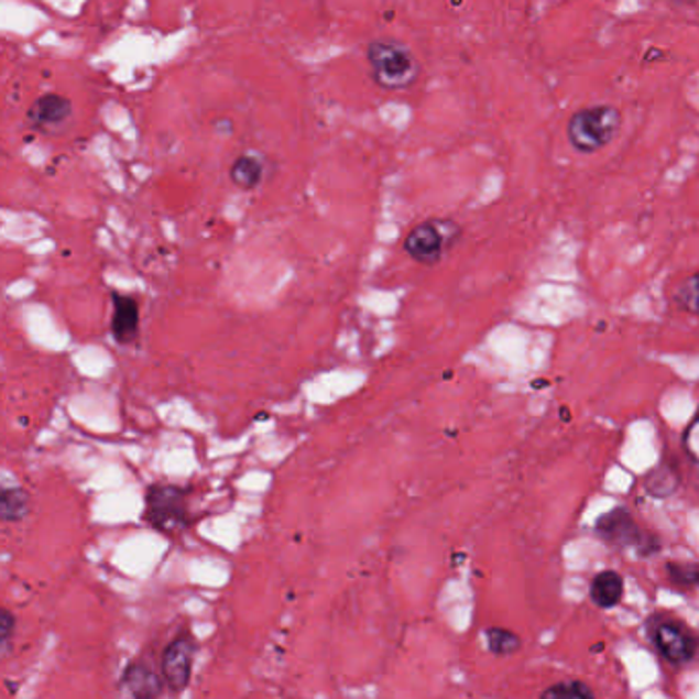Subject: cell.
Listing matches in <instances>:
<instances>
[{"mask_svg": "<svg viewBox=\"0 0 699 699\" xmlns=\"http://www.w3.org/2000/svg\"><path fill=\"white\" fill-rule=\"evenodd\" d=\"M622 130V111L613 105H593L577 111L566 125L570 146L580 154H596L610 146Z\"/></svg>", "mask_w": 699, "mask_h": 699, "instance_id": "1", "label": "cell"}, {"mask_svg": "<svg viewBox=\"0 0 699 699\" xmlns=\"http://www.w3.org/2000/svg\"><path fill=\"white\" fill-rule=\"evenodd\" d=\"M372 66L373 80L386 90L411 89L421 75L413 50L396 40H373L365 50Z\"/></svg>", "mask_w": 699, "mask_h": 699, "instance_id": "2", "label": "cell"}, {"mask_svg": "<svg viewBox=\"0 0 699 699\" xmlns=\"http://www.w3.org/2000/svg\"><path fill=\"white\" fill-rule=\"evenodd\" d=\"M142 517L164 536H179L192 523L187 491L175 484H152L146 489Z\"/></svg>", "mask_w": 699, "mask_h": 699, "instance_id": "3", "label": "cell"}, {"mask_svg": "<svg viewBox=\"0 0 699 699\" xmlns=\"http://www.w3.org/2000/svg\"><path fill=\"white\" fill-rule=\"evenodd\" d=\"M461 230L454 220H427L415 226L406 239L404 251L421 265H435L447 249L460 239Z\"/></svg>", "mask_w": 699, "mask_h": 699, "instance_id": "4", "label": "cell"}, {"mask_svg": "<svg viewBox=\"0 0 699 699\" xmlns=\"http://www.w3.org/2000/svg\"><path fill=\"white\" fill-rule=\"evenodd\" d=\"M197 655V642L192 634H179L164 646L161 656V673H163L166 689L173 693H181L187 689L194 675V660Z\"/></svg>", "mask_w": 699, "mask_h": 699, "instance_id": "5", "label": "cell"}, {"mask_svg": "<svg viewBox=\"0 0 699 699\" xmlns=\"http://www.w3.org/2000/svg\"><path fill=\"white\" fill-rule=\"evenodd\" d=\"M597 534L611 544H618L622 548H636L644 554H655L656 548H651V539L638 525L634 523V517L625 509H613L605 513L601 520L597 521Z\"/></svg>", "mask_w": 699, "mask_h": 699, "instance_id": "6", "label": "cell"}, {"mask_svg": "<svg viewBox=\"0 0 699 699\" xmlns=\"http://www.w3.org/2000/svg\"><path fill=\"white\" fill-rule=\"evenodd\" d=\"M73 118V101L56 95V92H47L42 95L40 99H35L28 111V121L31 128L42 132V134H54L64 130V125Z\"/></svg>", "mask_w": 699, "mask_h": 699, "instance_id": "7", "label": "cell"}, {"mask_svg": "<svg viewBox=\"0 0 699 699\" xmlns=\"http://www.w3.org/2000/svg\"><path fill=\"white\" fill-rule=\"evenodd\" d=\"M658 653L665 656L673 665H685L696 656V640L685 630L684 625L677 622L665 620L656 625L653 632Z\"/></svg>", "mask_w": 699, "mask_h": 699, "instance_id": "8", "label": "cell"}, {"mask_svg": "<svg viewBox=\"0 0 699 699\" xmlns=\"http://www.w3.org/2000/svg\"><path fill=\"white\" fill-rule=\"evenodd\" d=\"M164 687L163 673L144 660L130 663L120 679L121 693L132 698H159L163 696Z\"/></svg>", "mask_w": 699, "mask_h": 699, "instance_id": "9", "label": "cell"}, {"mask_svg": "<svg viewBox=\"0 0 699 699\" xmlns=\"http://www.w3.org/2000/svg\"><path fill=\"white\" fill-rule=\"evenodd\" d=\"M111 335L121 345H132L140 332V306L132 296L111 294Z\"/></svg>", "mask_w": 699, "mask_h": 699, "instance_id": "10", "label": "cell"}, {"mask_svg": "<svg viewBox=\"0 0 699 699\" xmlns=\"http://www.w3.org/2000/svg\"><path fill=\"white\" fill-rule=\"evenodd\" d=\"M230 181L242 189V192H251L256 189L265 175V161L263 156H259L256 152H244L230 166Z\"/></svg>", "mask_w": 699, "mask_h": 699, "instance_id": "11", "label": "cell"}, {"mask_svg": "<svg viewBox=\"0 0 699 699\" xmlns=\"http://www.w3.org/2000/svg\"><path fill=\"white\" fill-rule=\"evenodd\" d=\"M622 597H624V579L615 570H603L591 582V599L601 610H611L620 605Z\"/></svg>", "mask_w": 699, "mask_h": 699, "instance_id": "12", "label": "cell"}, {"mask_svg": "<svg viewBox=\"0 0 699 699\" xmlns=\"http://www.w3.org/2000/svg\"><path fill=\"white\" fill-rule=\"evenodd\" d=\"M31 511L30 492L25 489H2L0 494V517L4 523L25 520Z\"/></svg>", "mask_w": 699, "mask_h": 699, "instance_id": "13", "label": "cell"}, {"mask_svg": "<svg viewBox=\"0 0 699 699\" xmlns=\"http://www.w3.org/2000/svg\"><path fill=\"white\" fill-rule=\"evenodd\" d=\"M487 642L492 655L509 656L515 655L521 648V640L505 627H489L487 630Z\"/></svg>", "mask_w": 699, "mask_h": 699, "instance_id": "14", "label": "cell"}, {"mask_svg": "<svg viewBox=\"0 0 699 699\" xmlns=\"http://www.w3.org/2000/svg\"><path fill=\"white\" fill-rule=\"evenodd\" d=\"M544 699H593L596 698V691L582 681H565V684L554 685L548 687L544 693Z\"/></svg>", "mask_w": 699, "mask_h": 699, "instance_id": "15", "label": "cell"}, {"mask_svg": "<svg viewBox=\"0 0 699 699\" xmlns=\"http://www.w3.org/2000/svg\"><path fill=\"white\" fill-rule=\"evenodd\" d=\"M677 302L687 313L699 316V273L687 277L677 290Z\"/></svg>", "mask_w": 699, "mask_h": 699, "instance_id": "16", "label": "cell"}, {"mask_svg": "<svg viewBox=\"0 0 699 699\" xmlns=\"http://www.w3.org/2000/svg\"><path fill=\"white\" fill-rule=\"evenodd\" d=\"M669 579L679 587H699V568L696 566L669 565Z\"/></svg>", "mask_w": 699, "mask_h": 699, "instance_id": "17", "label": "cell"}, {"mask_svg": "<svg viewBox=\"0 0 699 699\" xmlns=\"http://www.w3.org/2000/svg\"><path fill=\"white\" fill-rule=\"evenodd\" d=\"M684 447L687 456L699 463V408L684 433Z\"/></svg>", "mask_w": 699, "mask_h": 699, "instance_id": "18", "label": "cell"}, {"mask_svg": "<svg viewBox=\"0 0 699 699\" xmlns=\"http://www.w3.org/2000/svg\"><path fill=\"white\" fill-rule=\"evenodd\" d=\"M15 632V615L9 610H2L0 613V640H2V651H9V642L13 638Z\"/></svg>", "mask_w": 699, "mask_h": 699, "instance_id": "19", "label": "cell"}, {"mask_svg": "<svg viewBox=\"0 0 699 699\" xmlns=\"http://www.w3.org/2000/svg\"><path fill=\"white\" fill-rule=\"evenodd\" d=\"M677 2H681V4H698L699 0H677Z\"/></svg>", "mask_w": 699, "mask_h": 699, "instance_id": "20", "label": "cell"}]
</instances>
